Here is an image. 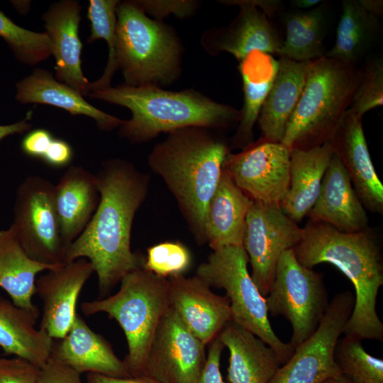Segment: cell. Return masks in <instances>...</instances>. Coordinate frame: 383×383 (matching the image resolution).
Here are the masks:
<instances>
[{"label":"cell","mask_w":383,"mask_h":383,"mask_svg":"<svg viewBox=\"0 0 383 383\" xmlns=\"http://www.w3.org/2000/svg\"><path fill=\"white\" fill-rule=\"evenodd\" d=\"M100 200L87 226L65 252L64 263L89 260L98 277L99 299L128 273L143 267L145 257L132 252L134 217L147 197L150 176L120 158L101 163L96 174Z\"/></svg>","instance_id":"cell-1"},{"label":"cell","mask_w":383,"mask_h":383,"mask_svg":"<svg viewBox=\"0 0 383 383\" xmlns=\"http://www.w3.org/2000/svg\"><path fill=\"white\" fill-rule=\"evenodd\" d=\"M300 242L293 248L298 261L312 268L327 262L336 267L353 284L355 304L343 329L360 339L383 340V324L377 313V297L383 285L380 242L370 228L345 233L309 219Z\"/></svg>","instance_id":"cell-2"},{"label":"cell","mask_w":383,"mask_h":383,"mask_svg":"<svg viewBox=\"0 0 383 383\" xmlns=\"http://www.w3.org/2000/svg\"><path fill=\"white\" fill-rule=\"evenodd\" d=\"M229 152L226 142L210 129L187 127L168 133L148 156L149 167L162 179L175 198L199 245L206 243V209Z\"/></svg>","instance_id":"cell-3"},{"label":"cell","mask_w":383,"mask_h":383,"mask_svg":"<svg viewBox=\"0 0 383 383\" xmlns=\"http://www.w3.org/2000/svg\"><path fill=\"white\" fill-rule=\"evenodd\" d=\"M89 96L131 111V118L118 128L120 135L132 143L148 142L161 133L187 127L225 128L240 118V111L193 89L172 91L154 85L124 84L93 91Z\"/></svg>","instance_id":"cell-4"},{"label":"cell","mask_w":383,"mask_h":383,"mask_svg":"<svg viewBox=\"0 0 383 383\" xmlns=\"http://www.w3.org/2000/svg\"><path fill=\"white\" fill-rule=\"evenodd\" d=\"M361 74L355 65L324 55L311 61L282 143L289 150H306L330 142L352 104Z\"/></svg>","instance_id":"cell-5"},{"label":"cell","mask_w":383,"mask_h":383,"mask_svg":"<svg viewBox=\"0 0 383 383\" xmlns=\"http://www.w3.org/2000/svg\"><path fill=\"white\" fill-rule=\"evenodd\" d=\"M118 291L103 299L84 301L85 316L106 313L118 322L127 341L123 363L131 377L145 374L146 362L158 324L170 308L168 279L139 267L125 275Z\"/></svg>","instance_id":"cell-6"},{"label":"cell","mask_w":383,"mask_h":383,"mask_svg":"<svg viewBox=\"0 0 383 383\" xmlns=\"http://www.w3.org/2000/svg\"><path fill=\"white\" fill-rule=\"evenodd\" d=\"M116 53L125 84L169 85L179 77L182 47L162 23L152 20L133 1L116 8Z\"/></svg>","instance_id":"cell-7"},{"label":"cell","mask_w":383,"mask_h":383,"mask_svg":"<svg viewBox=\"0 0 383 383\" xmlns=\"http://www.w3.org/2000/svg\"><path fill=\"white\" fill-rule=\"evenodd\" d=\"M243 246L224 247L213 252L196 269V275L210 287L223 289L230 301L232 321L260 338L277 353L282 365L294 348L276 335L268 318L265 298L248 270Z\"/></svg>","instance_id":"cell-8"},{"label":"cell","mask_w":383,"mask_h":383,"mask_svg":"<svg viewBox=\"0 0 383 383\" xmlns=\"http://www.w3.org/2000/svg\"><path fill=\"white\" fill-rule=\"evenodd\" d=\"M265 298L268 313L284 316L291 323L289 344L294 349L315 333L330 304L323 274L302 265L293 249L279 258Z\"/></svg>","instance_id":"cell-9"},{"label":"cell","mask_w":383,"mask_h":383,"mask_svg":"<svg viewBox=\"0 0 383 383\" xmlns=\"http://www.w3.org/2000/svg\"><path fill=\"white\" fill-rule=\"evenodd\" d=\"M54 186L39 176L26 178L17 189L12 225L29 257L59 265L64 263L65 250L54 205Z\"/></svg>","instance_id":"cell-10"},{"label":"cell","mask_w":383,"mask_h":383,"mask_svg":"<svg viewBox=\"0 0 383 383\" xmlns=\"http://www.w3.org/2000/svg\"><path fill=\"white\" fill-rule=\"evenodd\" d=\"M354 304L350 291L335 294L315 333L294 349L268 383H322L343 375L334 351Z\"/></svg>","instance_id":"cell-11"},{"label":"cell","mask_w":383,"mask_h":383,"mask_svg":"<svg viewBox=\"0 0 383 383\" xmlns=\"http://www.w3.org/2000/svg\"><path fill=\"white\" fill-rule=\"evenodd\" d=\"M302 234V228L283 212L279 204L252 200L243 246L251 265V277L264 297L273 282L281 255L293 249Z\"/></svg>","instance_id":"cell-12"},{"label":"cell","mask_w":383,"mask_h":383,"mask_svg":"<svg viewBox=\"0 0 383 383\" xmlns=\"http://www.w3.org/2000/svg\"><path fill=\"white\" fill-rule=\"evenodd\" d=\"M289 165L290 150L284 145L259 139L238 153L229 152L223 169L252 201L280 205L289 187Z\"/></svg>","instance_id":"cell-13"},{"label":"cell","mask_w":383,"mask_h":383,"mask_svg":"<svg viewBox=\"0 0 383 383\" xmlns=\"http://www.w3.org/2000/svg\"><path fill=\"white\" fill-rule=\"evenodd\" d=\"M205 347L170 308L153 337L145 374L160 383H194L206 362Z\"/></svg>","instance_id":"cell-14"},{"label":"cell","mask_w":383,"mask_h":383,"mask_svg":"<svg viewBox=\"0 0 383 383\" xmlns=\"http://www.w3.org/2000/svg\"><path fill=\"white\" fill-rule=\"evenodd\" d=\"M93 272L91 262L79 258L48 270L36 279L35 294L43 303L39 328L53 340L62 338L71 328L79 295Z\"/></svg>","instance_id":"cell-15"},{"label":"cell","mask_w":383,"mask_h":383,"mask_svg":"<svg viewBox=\"0 0 383 383\" xmlns=\"http://www.w3.org/2000/svg\"><path fill=\"white\" fill-rule=\"evenodd\" d=\"M168 279L170 306L205 345L232 321L230 301L213 293L198 276H171Z\"/></svg>","instance_id":"cell-16"},{"label":"cell","mask_w":383,"mask_h":383,"mask_svg":"<svg viewBox=\"0 0 383 383\" xmlns=\"http://www.w3.org/2000/svg\"><path fill=\"white\" fill-rule=\"evenodd\" d=\"M362 118L349 108L329 143L333 153L349 175L353 189L364 208L382 215L383 184L370 157Z\"/></svg>","instance_id":"cell-17"},{"label":"cell","mask_w":383,"mask_h":383,"mask_svg":"<svg viewBox=\"0 0 383 383\" xmlns=\"http://www.w3.org/2000/svg\"><path fill=\"white\" fill-rule=\"evenodd\" d=\"M220 2L237 5L240 10L227 27L215 29L204 37V44L208 51L212 53L227 52L239 62L254 50L271 55L277 53L282 41L263 11L250 0Z\"/></svg>","instance_id":"cell-18"},{"label":"cell","mask_w":383,"mask_h":383,"mask_svg":"<svg viewBox=\"0 0 383 383\" xmlns=\"http://www.w3.org/2000/svg\"><path fill=\"white\" fill-rule=\"evenodd\" d=\"M80 11L79 1L63 0L52 4L43 15V20L45 33L52 43L57 79L82 96H87L91 82L84 77L81 67Z\"/></svg>","instance_id":"cell-19"},{"label":"cell","mask_w":383,"mask_h":383,"mask_svg":"<svg viewBox=\"0 0 383 383\" xmlns=\"http://www.w3.org/2000/svg\"><path fill=\"white\" fill-rule=\"evenodd\" d=\"M57 340L49 360L80 374L87 372L114 377H131L123 361L117 357L109 343L94 332L78 313L68 333Z\"/></svg>","instance_id":"cell-20"},{"label":"cell","mask_w":383,"mask_h":383,"mask_svg":"<svg viewBox=\"0 0 383 383\" xmlns=\"http://www.w3.org/2000/svg\"><path fill=\"white\" fill-rule=\"evenodd\" d=\"M308 216L312 221L327 223L341 232L357 233L370 228L365 209L346 170L333 153Z\"/></svg>","instance_id":"cell-21"},{"label":"cell","mask_w":383,"mask_h":383,"mask_svg":"<svg viewBox=\"0 0 383 383\" xmlns=\"http://www.w3.org/2000/svg\"><path fill=\"white\" fill-rule=\"evenodd\" d=\"M99 200L96 174L81 166L69 167L54 186V205L65 252L87 226Z\"/></svg>","instance_id":"cell-22"},{"label":"cell","mask_w":383,"mask_h":383,"mask_svg":"<svg viewBox=\"0 0 383 383\" xmlns=\"http://www.w3.org/2000/svg\"><path fill=\"white\" fill-rule=\"evenodd\" d=\"M217 337L229 351V383H268L282 365L271 347L233 321Z\"/></svg>","instance_id":"cell-23"},{"label":"cell","mask_w":383,"mask_h":383,"mask_svg":"<svg viewBox=\"0 0 383 383\" xmlns=\"http://www.w3.org/2000/svg\"><path fill=\"white\" fill-rule=\"evenodd\" d=\"M311 62H297L285 57L278 60L275 78L257 118L260 140L282 143L304 89Z\"/></svg>","instance_id":"cell-24"},{"label":"cell","mask_w":383,"mask_h":383,"mask_svg":"<svg viewBox=\"0 0 383 383\" xmlns=\"http://www.w3.org/2000/svg\"><path fill=\"white\" fill-rule=\"evenodd\" d=\"M250 199L223 169L206 209V242L213 250L243 246Z\"/></svg>","instance_id":"cell-25"},{"label":"cell","mask_w":383,"mask_h":383,"mask_svg":"<svg viewBox=\"0 0 383 383\" xmlns=\"http://www.w3.org/2000/svg\"><path fill=\"white\" fill-rule=\"evenodd\" d=\"M332 156L329 142L306 150H290L289 187L280 206L296 223L308 216L314 206Z\"/></svg>","instance_id":"cell-26"},{"label":"cell","mask_w":383,"mask_h":383,"mask_svg":"<svg viewBox=\"0 0 383 383\" xmlns=\"http://www.w3.org/2000/svg\"><path fill=\"white\" fill-rule=\"evenodd\" d=\"M16 99L21 104H41L61 108L72 115L94 119L101 131H109L123 121L103 112L85 101L80 92L59 82L52 74L37 68L16 85Z\"/></svg>","instance_id":"cell-27"},{"label":"cell","mask_w":383,"mask_h":383,"mask_svg":"<svg viewBox=\"0 0 383 383\" xmlns=\"http://www.w3.org/2000/svg\"><path fill=\"white\" fill-rule=\"evenodd\" d=\"M39 315L38 309H23L0 296V347L41 368L50 359L54 340L35 327Z\"/></svg>","instance_id":"cell-28"},{"label":"cell","mask_w":383,"mask_h":383,"mask_svg":"<svg viewBox=\"0 0 383 383\" xmlns=\"http://www.w3.org/2000/svg\"><path fill=\"white\" fill-rule=\"evenodd\" d=\"M238 69L243 82V105L231 146L244 149L254 143L253 127L275 78L278 60L271 54L254 50L240 62Z\"/></svg>","instance_id":"cell-29"},{"label":"cell","mask_w":383,"mask_h":383,"mask_svg":"<svg viewBox=\"0 0 383 383\" xmlns=\"http://www.w3.org/2000/svg\"><path fill=\"white\" fill-rule=\"evenodd\" d=\"M57 266L40 263L29 257L13 225L0 231V287L7 292L16 306L38 309L32 301L35 294L36 276Z\"/></svg>","instance_id":"cell-30"},{"label":"cell","mask_w":383,"mask_h":383,"mask_svg":"<svg viewBox=\"0 0 383 383\" xmlns=\"http://www.w3.org/2000/svg\"><path fill=\"white\" fill-rule=\"evenodd\" d=\"M377 28V18L358 0L343 1L334 45L324 56L355 65L374 40Z\"/></svg>","instance_id":"cell-31"},{"label":"cell","mask_w":383,"mask_h":383,"mask_svg":"<svg viewBox=\"0 0 383 383\" xmlns=\"http://www.w3.org/2000/svg\"><path fill=\"white\" fill-rule=\"evenodd\" d=\"M323 5L288 15L286 38L276 54L297 62H309L323 57L326 27Z\"/></svg>","instance_id":"cell-32"},{"label":"cell","mask_w":383,"mask_h":383,"mask_svg":"<svg viewBox=\"0 0 383 383\" xmlns=\"http://www.w3.org/2000/svg\"><path fill=\"white\" fill-rule=\"evenodd\" d=\"M117 0H90L87 18L91 23V34L87 43L104 39L109 46V57L104 74L94 82H91L90 92L110 87L115 72L118 69L116 61V8Z\"/></svg>","instance_id":"cell-33"},{"label":"cell","mask_w":383,"mask_h":383,"mask_svg":"<svg viewBox=\"0 0 383 383\" xmlns=\"http://www.w3.org/2000/svg\"><path fill=\"white\" fill-rule=\"evenodd\" d=\"M360 338L345 335L337 341L336 363L351 383H383V360L370 355Z\"/></svg>","instance_id":"cell-34"},{"label":"cell","mask_w":383,"mask_h":383,"mask_svg":"<svg viewBox=\"0 0 383 383\" xmlns=\"http://www.w3.org/2000/svg\"><path fill=\"white\" fill-rule=\"evenodd\" d=\"M0 37L9 46L16 58L23 64L35 65L52 55V43L45 32L25 29L13 23L1 10Z\"/></svg>","instance_id":"cell-35"},{"label":"cell","mask_w":383,"mask_h":383,"mask_svg":"<svg viewBox=\"0 0 383 383\" xmlns=\"http://www.w3.org/2000/svg\"><path fill=\"white\" fill-rule=\"evenodd\" d=\"M192 262L187 247L180 242L166 241L148 248L143 267L157 276L168 278L184 274Z\"/></svg>","instance_id":"cell-36"},{"label":"cell","mask_w":383,"mask_h":383,"mask_svg":"<svg viewBox=\"0 0 383 383\" xmlns=\"http://www.w3.org/2000/svg\"><path fill=\"white\" fill-rule=\"evenodd\" d=\"M383 103V61L382 58L370 60L362 70L361 77L350 106L362 116Z\"/></svg>","instance_id":"cell-37"},{"label":"cell","mask_w":383,"mask_h":383,"mask_svg":"<svg viewBox=\"0 0 383 383\" xmlns=\"http://www.w3.org/2000/svg\"><path fill=\"white\" fill-rule=\"evenodd\" d=\"M145 13L161 19L170 14L179 18L191 15L196 8L195 1L182 0H141L133 1Z\"/></svg>","instance_id":"cell-38"},{"label":"cell","mask_w":383,"mask_h":383,"mask_svg":"<svg viewBox=\"0 0 383 383\" xmlns=\"http://www.w3.org/2000/svg\"><path fill=\"white\" fill-rule=\"evenodd\" d=\"M40 369L20 357H0V383H36Z\"/></svg>","instance_id":"cell-39"},{"label":"cell","mask_w":383,"mask_h":383,"mask_svg":"<svg viewBox=\"0 0 383 383\" xmlns=\"http://www.w3.org/2000/svg\"><path fill=\"white\" fill-rule=\"evenodd\" d=\"M209 345L205 365L194 383H226L220 369L221 354L225 347L218 337Z\"/></svg>","instance_id":"cell-40"},{"label":"cell","mask_w":383,"mask_h":383,"mask_svg":"<svg viewBox=\"0 0 383 383\" xmlns=\"http://www.w3.org/2000/svg\"><path fill=\"white\" fill-rule=\"evenodd\" d=\"M36 383H84L75 370L49 360L40 369Z\"/></svg>","instance_id":"cell-41"},{"label":"cell","mask_w":383,"mask_h":383,"mask_svg":"<svg viewBox=\"0 0 383 383\" xmlns=\"http://www.w3.org/2000/svg\"><path fill=\"white\" fill-rule=\"evenodd\" d=\"M54 137L45 128H37L26 133L21 143L22 151L28 156L42 159Z\"/></svg>","instance_id":"cell-42"},{"label":"cell","mask_w":383,"mask_h":383,"mask_svg":"<svg viewBox=\"0 0 383 383\" xmlns=\"http://www.w3.org/2000/svg\"><path fill=\"white\" fill-rule=\"evenodd\" d=\"M73 158L72 146L65 140L54 138L41 160L54 168L65 167Z\"/></svg>","instance_id":"cell-43"},{"label":"cell","mask_w":383,"mask_h":383,"mask_svg":"<svg viewBox=\"0 0 383 383\" xmlns=\"http://www.w3.org/2000/svg\"><path fill=\"white\" fill-rule=\"evenodd\" d=\"M87 383H160L144 374L138 377H114L94 373H87Z\"/></svg>","instance_id":"cell-44"},{"label":"cell","mask_w":383,"mask_h":383,"mask_svg":"<svg viewBox=\"0 0 383 383\" xmlns=\"http://www.w3.org/2000/svg\"><path fill=\"white\" fill-rule=\"evenodd\" d=\"M32 111L27 113L22 121L9 125L0 126V141L6 136L13 134H23L29 131L32 127L30 122L32 118Z\"/></svg>","instance_id":"cell-45"},{"label":"cell","mask_w":383,"mask_h":383,"mask_svg":"<svg viewBox=\"0 0 383 383\" xmlns=\"http://www.w3.org/2000/svg\"><path fill=\"white\" fill-rule=\"evenodd\" d=\"M358 1L367 12L377 18L382 15L383 1L382 0H358Z\"/></svg>","instance_id":"cell-46"},{"label":"cell","mask_w":383,"mask_h":383,"mask_svg":"<svg viewBox=\"0 0 383 383\" xmlns=\"http://www.w3.org/2000/svg\"><path fill=\"white\" fill-rule=\"evenodd\" d=\"M322 1L320 0H294L292 5L294 7L299 9H311L321 4Z\"/></svg>","instance_id":"cell-47"},{"label":"cell","mask_w":383,"mask_h":383,"mask_svg":"<svg viewBox=\"0 0 383 383\" xmlns=\"http://www.w3.org/2000/svg\"><path fill=\"white\" fill-rule=\"evenodd\" d=\"M322 383H351V382L343 374L338 377L328 378Z\"/></svg>","instance_id":"cell-48"}]
</instances>
